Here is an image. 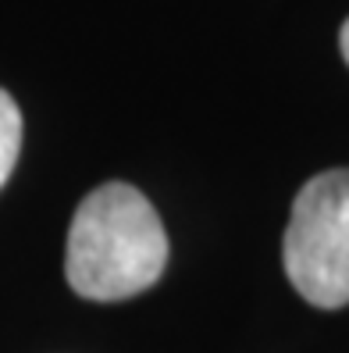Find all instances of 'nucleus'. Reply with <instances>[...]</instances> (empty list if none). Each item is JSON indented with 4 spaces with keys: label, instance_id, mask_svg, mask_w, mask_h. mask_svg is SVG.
Here are the masks:
<instances>
[{
    "label": "nucleus",
    "instance_id": "nucleus-1",
    "mask_svg": "<svg viewBox=\"0 0 349 353\" xmlns=\"http://www.w3.org/2000/svg\"><path fill=\"white\" fill-rule=\"evenodd\" d=\"M168 264V236L154 203L129 182H107L78 203L65 275L86 300H125L150 289Z\"/></svg>",
    "mask_w": 349,
    "mask_h": 353
},
{
    "label": "nucleus",
    "instance_id": "nucleus-2",
    "mask_svg": "<svg viewBox=\"0 0 349 353\" xmlns=\"http://www.w3.org/2000/svg\"><path fill=\"white\" fill-rule=\"evenodd\" d=\"M285 275L314 307L349 303V168L321 172L296 193L285 228Z\"/></svg>",
    "mask_w": 349,
    "mask_h": 353
},
{
    "label": "nucleus",
    "instance_id": "nucleus-3",
    "mask_svg": "<svg viewBox=\"0 0 349 353\" xmlns=\"http://www.w3.org/2000/svg\"><path fill=\"white\" fill-rule=\"evenodd\" d=\"M18 147H22V111L11 100V93L0 90V185L14 172Z\"/></svg>",
    "mask_w": 349,
    "mask_h": 353
},
{
    "label": "nucleus",
    "instance_id": "nucleus-4",
    "mask_svg": "<svg viewBox=\"0 0 349 353\" xmlns=\"http://www.w3.org/2000/svg\"><path fill=\"white\" fill-rule=\"evenodd\" d=\"M339 47H342V57H346V65H349V18H346V26L339 32Z\"/></svg>",
    "mask_w": 349,
    "mask_h": 353
}]
</instances>
